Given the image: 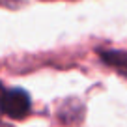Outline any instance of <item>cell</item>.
Masks as SVG:
<instances>
[{"mask_svg":"<svg viewBox=\"0 0 127 127\" xmlns=\"http://www.w3.org/2000/svg\"><path fill=\"white\" fill-rule=\"evenodd\" d=\"M30 110V97L23 90H8L2 97V114L9 118H24Z\"/></svg>","mask_w":127,"mask_h":127,"instance_id":"cell-1","label":"cell"},{"mask_svg":"<svg viewBox=\"0 0 127 127\" xmlns=\"http://www.w3.org/2000/svg\"><path fill=\"white\" fill-rule=\"evenodd\" d=\"M101 58H103L107 64L116 65V67L123 69V73H127V56L125 54L116 52V51H105V52H101Z\"/></svg>","mask_w":127,"mask_h":127,"instance_id":"cell-2","label":"cell"},{"mask_svg":"<svg viewBox=\"0 0 127 127\" xmlns=\"http://www.w3.org/2000/svg\"><path fill=\"white\" fill-rule=\"evenodd\" d=\"M4 88H2V84H0V114H2V97H4Z\"/></svg>","mask_w":127,"mask_h":127,"instance_id":"cell-3","label":"cell"}]
</instances>
